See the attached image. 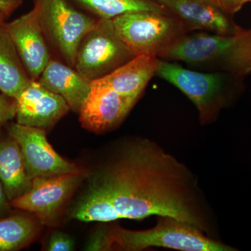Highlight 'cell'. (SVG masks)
Here are the masks:
<instances>
[{
	"label": "cell",
	"instance_id": "cell-1",
	"mask_svg": "<svg viewBox=\"0 0 251 251\" xmlns=\"http://www.w3.org/2000/svg\"><path fill=\"white\" fill-rule=\"evenodd\" d=\"M86 179L72 219L108 223L169 216L219 239L217 216L197 175L154 140L135 137L116 142Z\"/></svg>",
	"mask_w": 251,
	"mask_h": 251
},
{
	"label": "cell",
	"instance_id": "cell-2",
	"mask_svg": "<svg viewBox=\"0 0 251 251\" xmlns=\"http://www.w3.org/2000/svg\"><path fill=\"white\" fill-rule=\"evenodd\" d=\"M160 59L186 63L195 70L221 72L240 79L251 74V28L232 34L191 31Z\"/></svg>",
	"mask_w": 251,
	"mask_h": 251
},
{
	"label": "cell",
	"instance_id": "cell-3",
	"mask_svg": "<svg viewBox=\"0 0 251 251\" xmlns=\"http://www.w3.org/2000/svg\"><path fill=\"white\" fill-rule=\"evenodd\" d=\"M153 227L131 230L120 226L106 229L108 251H140L163 248L181 251H235L193 225L169 216H158Z\"/></svg>",
	"mask_w": 251,
	"mask_h": 251
},
{
	"label": "cell",
	"instance_id": "cell-4",
	"mask_svg": "<svg viewBox=\"0 0 251 251\" xmlns=\"http://www.w3.org/2000/svg\"><path fill=\"white\" fill-rule=\"evenodd\" d=\"M112 21L120 39L135 56L159 58L182 36L193 31L168 10L135 11L113 18Z\"/></svg>",
	"mask_w": 251,
	"mask_h": 251
},
{
	"label": "cell",
	"instance_id": "cell-5",
	"mask_svg": "<svg viewBox=\"0 0 251 251\" xmlns=\"http://www.w3.org/2000/svg\"><path fill=\"white\" fill-rule=\"evenodd\" d=\"M156 75L179 89L194 104L202 126L215 122L230 101L229 74L187 69L174 61L160 59Z\"/></svg>",
	"mask_w": 251,
	"mask_h": 251
},
{
	"label": "cell",
	"instance_id": "cell-6",
	"mask_svg": "<svg viewBox=\"0 0 251 251\" xmlns=\"http://www.w3.org/2000/svg\"><path fill=\"white\" fill-rule=\"evenodd\" d=\"M34 8L47 42L74 68L81 40L99 18L81 12L68 0H34Z\"/></svg>",
	"mask_w": 251,
	"mask_h": 251
},
{
	"label": "cell",
	"instance_id": "cell-7",
	"mask_svg": "<svg viewBox=\"0 0 251 251\" xmlns=\"http://www.w3.org/2000/svg\"><path fill=\"white\" fill-rule=\"evenodd\" d=\"M134 57L117 34L112 20L98 19L81 40L74 68L93 82L106 76Z\"/></svg>",
	"mask_w": 251,
	"mask_h": 251
},
{
	"label": "cell",
	"instance_id": "cell-8",
	"mask_svg": "<svg viewBox=\"0 0 251 251\" xmlns=\"http://www.w3.org/2000/svg\"><path fill=\"white\" fill-rule=\"evenodd\" d=\"M88 175L82 170L75 173L34 178L31 180L29 191L11 201V205L35 214L43 224H50Z\"/></svg>",
	"mask_w": 251,
	"mask_h": 251
},
{
	"label": "cell",
	"instance_id": "cell-9",
	"mask_svg": "<svg viewBox=\"0 0 251 251\" xmlns=\"http://www.w3.org/2000/svg\"><path fill=\"white\" fill-rule=\"evenodd\" d=\"M7 133L19 145L26 174L31 180L82 171L54 151L45 129L16 122L8 125Z\"/></svg>",
	"mask_w": 251,
	"mask_h": 251
},
{
	"label": "cell",
	"instance_id": "cell-10",
	"mask_svg": "<svg viewBox=\"0 0 251 251\" xmlns=\"http://www.w3.org/2000/svg\"><path fill=\"white\" fill-rule=\"evenodd\" d=\"M137 101L138 99L93 81L79 110V120L86 129L97 133L108 131L121 125Z\"/></svg>",
	"mask_w": 251,
	"mask_h": 251
},
{
	"label": "cell",
	"instance_id": "cell-11",
	"mask_svg": "<svg viewBox=\"0 0 251 251\" xmlns=\"http://www.w3.org/2000/svg\"><path fill=\"white\" fill-rule=\"evenodd\" d=\"M5 25L28 75L38 80L51 57L36 10Z\"/></svg>",
	"mask_w": 251,
	"mask_h": 251
},
{
	"label": "cell",
	"instance_id": "cell-12",
	"mask_svg": "<svg viewBox=\"0 0 251 251\" xmlns=\"http://www.w3.org/2000/svg\"><path fill=\"white\" fill-rule=\"evenodd\" d=\"M16 100V122L43 129L52 126L70 110L61 96L38 80H31Z\"/></svg>",
	"mask_w": 251,
	"mask_h": 251
},
{
	"label": "cell",
	"instance_id": "cell-13",
	"mask_svg": "<svg viewBox=\"0 0 251 251\" xmlns=\"http://www.w3.org/2000/svg\"><path fill=\"white\" fill-rule=\"evenodd\" d=\"M159 4L182 20L193 31L232 34L242 29L229 18L218 0H160Z\"/></svg>",
	"mask_w": 251,
	"mask_h": 251
},
{
	"label": "cell",
	"instance_id": "cell-14",
	"mask_svg": "<svg viewBox=\"0 0 251 251\" xmlns=\"http://www.w3.org/2000/svg\"><path fill=\"white\" fill-rule=\"evenodd\" d=\"M38 81L51 92L61 96L70 110L77 113L92 88V82L82 76L75 68L52 58L50 59Z\"/></svg>",
	"mask_w": 251,
	"mask_h": 251
},
{
	"label": "cell",
	"instance_id": "cell-15",
	"mask_svg": "<svg viewBox=\"0 0 251 251\" xmlns=\"http://www.w3.org/2000/svg\"><path fill=\"white\" fill-rule=\"evenodd\" d=\"M160 58L151 56H135L106 76L95 80L112 90L139 99L151 79L156 75Z\"/></svg>",
	"mask_w": 251,
	"mask_h": 251
},
{
	"label": "cell",
	"instance_id": "cell-16",
	"mask_svg": "<svg viewBox=\"0 0 251 251\" xmlns=\"http://www.w3.org/2000/svg\"><path fill=\"white\" fill-rule=\"evenodd\" d=\"M31 80L5 23H0V92L17 99Z\"/></svg>",
	"mask_w": 251,
	"mask_h": 251
},
{
	"label": "cell",
	"instance_id": "cell-17",
	"mask_svg": "<svg viewBox=\"0 0 251 251\" xmlns=\"http://www.w3.org/2000/svg\"><path fill=\"white\" fill-rule=\"evenodd\" d=\"M0 180L10 202L29 191L31 180L25 170L21 149L9 134L0 131Z\"/></svg>",
	"mask_w": 251,
	"mask_h": 251
},
{
	"label": "cell",
	"instance_id": "cell-18",
	"mask_svg": "<svg viewBox=\"0 0 251 251\" xmlns=\"http://www.w3.org/2000/svg\"><path fill=\"white\" fill-rule=\"evenodd\" d=\"M94 15L99 19L112 20L135 11L168 10L152 0H68Z\"/></svg>",
	"mask_w": 251,
	"mask_h": 251
},
{
	"label": "cell",
	"instance_id": "cell-19",
	"mask_svg": "<svg viewBox=\"0 0 251 251\" xmlns=\"http://www.w3.org/2000/svg\"><path fill=\"white\" fill-rule=\"evenodd\" d=\"M37 226L31 217L23 214L0 218V251L20 250L35 237Z\"/></svg>",
	"mask_w": 251,
	"mask_h": 251
},
{
	"label": "cell",
	"instance_id": "cell-20",
	"mask_svg": "<svg viewBox=\"0 0 251 251\" xmlns=\"http://www.w3.org/2000/svg\"><path fill=\"white\" fill-rule=\"evenodd\" d=\"M16 100L0 92V131L10 120L16 117Z\"/></svg>",
	"mask_w": 251,
	"mask_h": 251
},
{
	"label": "cell",
	"instance_id": "cell-21",
	"mask_svg": "<svg viewBox=\"0 0 251 251\" xmlns=\"http://www.w3.org/2000/svg\"><path fill=\"white\" fill-rule=\"evenodd\" d=\"M74 240L70 236L59 231H56L50 235L47 249L50 251H74Z\"/></svg>",
	"mask_w": 251,
	"mask_h": 251
},
{
	"label": "cell",
	"instance_id": "cell-22",
	"mask_svg": "<svg viewBox=\"0 0 251 251\" xmlns=\"http://www.w3.org/2000/svg\"><path fill=\"white\" fill-rule=\"evenodd\" d=\"M86 251H108L106 229H99L92 236L86 244Z\"/></svg>",
	"mask_w": 251,
	"mask_h": 251
},
{
	"label": "cell",
	"instance_id": "cell-23",
	"mask_svg": "<svg viewBox=\"0 0 251 251\" xmlns=\"http://www.w3.org/2000/svg\"><path fill=\"white\" fill-rule=\"evenodd\" d=\"M251 0H218L222 9L229 15H233L241 10L246 3Z\"/></svg>",
	"mask_w": 251,
	"mask_h": 251
},
{
	"label": "cell",
	"instance_id": "cell-24",
	"mask_svg": "<svg viewBox=\"0 0 251 251\" xmlns=\"http://www.w3.org/2000/svg\"><path fill=\"white\" fill-rule=\"evenodd\" d=\"M10 201L5 193L4 186L0 180V218L9 215L11 213Z\"/></svg>",
	"mask_w": 251,
	"mask_h": 251
},
{
	"label": "cell",
	"instance_id": "cell-25",
	"mask_svg": "<svg viewBox=\"0 0 251 251\" xmlns=\"http://www.w3.org/2000/svg\"><path fill=\"white\" fill-rule=\"evenodd\" d=\"M23 4V0H0V8L11 16Z\"/></svg>",
	"mask_w": 251,
	"mask_h": 251
},
{
	"label": "cell",
	"instance_id": "cell-26",
	"mask_svg": "<svg viewBox=\"0 0 251 251\" xmlns=\"http://www.w3.org/2000/svg\"><path fill=\"white\" fill-rule=\"evenodd\" d=\"M9 15H8L6 11H4V10L0 8V23H5L6 18L9 17Z\"/></svg>",
	"mask_w": 251,
	"mask_h": 251
},
{
	"label": "cell",
	"instance_id": "cell-27",
	"mask_svg": "<svg viewBox=\"0 0 251 251\" xmlns=\"http://www.w3.org/2000/svg\"><path fill=\"white\" fill-rule=\"evenodd\" d=\"M152 1H156V2L159 3L160 0H152Z\"/></svg>",
	"mask_w": 251,
	"mask_h": 251
},
{
	"label": "cell",
	"instance_id": "cell-28",
	"mask_svg": "<svg viewBox=\"0 0 251 251\" xmlns=\"http://www.w3.org/2000/svg\"></svg>",
	"mask_w": 251,
	"mask_h": 251
}]
</instances>
